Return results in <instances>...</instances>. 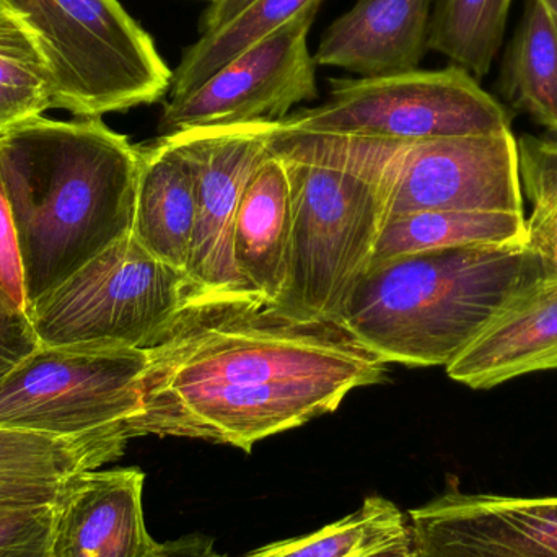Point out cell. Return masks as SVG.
Returning a JSON list of instances; mask_svg holds the SVG:
<instances>
[{"mask_svg":"<svg viewBox=\"0 0 557 557\" xmlns=\"http://www.w3.org/2000/svg\"><path fill=\"white\" fill-rule=\"evenodd\" d=\"M195 294L183 271L121 238L33 301L39 344H103L149 349Z\"/></svg>","mask_w":557,"mask_h":557,"instance_id":"cell-6","label":"cell"},{"mask_svg":"<svg viewBox=\"0 0 557 557\" xmlns=\"http://www.w3.org/2000/svg\"><path fill=\"white\" fill-rule=\"evenodd\" d=\"M139 147L133 235L153 258L186 273L196 224L195 180L169 136Z\"/></svg>","mask_w":557,"mask_h":557,"instance_id":"cell-18","label":"cell"},{"mask_svg":"<svg viewBox=\"0 0 557 557\" xmlns=\"http://www.w3.org/2000/svg\"><path fill=\"white\" fill-rule=\"evenodd\" d=\"M139 147L101 117H32L0 134V178L28 308L133 232Z\"/></svg>","mask_w":557,"mask_h":557,"instance_id":"cell-2","label":"cell"},{"mask_svg":"<svg viewBox=\"0 0 557 557\" xmlns=\"http://www.w3.org/2000/svg\"><path fill=\"white\" fill-rule=\"evenodd\" d=\"M424 211L523 214L512 131L401 143L386 221Z\"/></svg>","mask_w":557,"mask_h":557,"instance_id":"cell-10","label":"cell"},{"mask_svg":"<svg viewBox=\"0 0 557 557\" xmlns=\"http://www.w3.org/2000/svg\"><path fill=\"white\" fill-rule=\"evenodd\" d=\"M49 108L48 95L0 85V134L32 117L42 116Z\"/></svg>","mask_w":557,"mask_h":557,"instance_id":"cell-29","label":"cell"},{"mask_svg":"<svg viewBox=\"0 0 557 557\" xmlns=\"http://www.w3.org/2000/svg\"><path fill=\"white\" fill-rule=\"evenodd\" d=\"M545 274L529 242L399 255L366 271L339 323L386 366L447 367Z\"/></svg>","mask_w":557,"mask_h":557,"instance_id":"cell-4","label":"cell"},{"mask_svg":"<svg viewBox=\"0 0 557 557\" xmlns=\"http://www.w3.org/2000/svg\"><path fill=\"white\" fill-rule=\"evenodd\" d=\"M153 557H228L219 555L214 540L206 535H186L173 542L162 543Z\"/></svg>","mask_w":557,"mask_h":557,"instance_id":"cell-30","label":"cell"},{"mask_svg":"<svg viewBox=\"0 0 557 557\" xmlns=\"http://www.w3.org/2000/svg\"><path fill=\"white\" fill-rule=\"evenodd\" d=\"M408 516L416 557H557V496L451 490Z\"/></svg>","mask_w":557,"mask_h":557,"instance_id":"cell-12","label":"cell"},{"mask_svg":"<svg viewBox=\"0 0 557 557\" xmlns=\"http://www.w3.org/2000/svg\"><path fill=\"white\" fill-rule=\"evenodd\" d=\"M431 15L432 0H357L327 26L314 62L362 78L418 71L429 51Z\"/></svg>","mask_w":557,"mask_h":557,"instance_id":"cell-15","label":"cell"},{"mask_svg":"<svg viewBox=\"0 0 557 557\" xmlns=\"http://www.w3.org/2000/svg\"><path fill=\"white\" fill-rule=\"evenodd\" d=\"M401 143L307 133L278 121L271 149L287 172L290 267L277 307L339 321L372 261Z\"/></svg>","mask_w":557,"mask_h":557,"instance_id":"cell-3","label":"cell"},{"mask_svg":"<svg viewBox=\"0 0 557 557\" xmlns=\"http://www.w3.org/2000/svg\"><path fill=\"white\" fill-rule=\"evenodd\" d=\"M536 250L542 255L543 261H545L546 270H548L549 274H555L557 276V235L555 237L549 238L545 244L536 247Z\"/></svg>","mask_w":557,"mask_h":557,"instance_id":"cell-32","label":"cell"},{"mask_svg":"<svg viewBox=\"0 0 557 557\" xmlns=\"http://www.w3.org/2000/svg\"><path fill=\"white\" fill-rule=\"evenodd\" d=\"M144 481L139 468L75 474L54 504L49 557H153L160 543L144 520Z\"/></svg>","mask_w":557,"mask_h":557,"instance_id":"cell-13","label":"cell"},{"mask_svg":"<svg viewBox=\"0 0 557 557\" xmlns=\"http://www.w3.org/2000/svg\"><path fill=\"white\" fill-rule=\"evenodd\" d=\"M147 356L129 441L199 438L247 454L388 373L339 321L297 317L242 292L193 294Z\"/></svg>","mask_w":557,"mask_h":557,"instance_id":"cell-1","label":"cell"},{"mask_svg":"<svg viewBox=\"0 0 557 557\" xmlns=\"http://www.w3.org/2000/svg\"><path fill=\"white\" fill-rule=\"evenodd\" d=\"M513 0H435L429 26V51L486 77L506 38Z\"/></svg>","mask_w":557,"mask_h":557,"instance_id":"cell-23","label":"cell"},{"mask_svg":"<svg viewBox=\"0 0 557 557\" xmlns=\"http://www.w3.org/2000/svg\"><path fill=\"white\" fill-rule=\"evenodd\" d=\"M147 362V349L38 343L0 373V428L52 437H127L126 424L140 411Z\"/></svg>","mask_w":557,"mask_h":557,"instance_id":"cell-7","label":"cell"},{"mask_svg":"<svg viewBox=\"0 0 557 557\" xmlns=\"http://www.w3.org/2000/svg\"><path fill=\"white\" fill-rule=\"evenodd\" d=\"M206 2H209V5H212V3H218L219 0H206Z\"/></svg>","mask_w":557,"mask_h":557,"instance_id":"cell-34","label":"cell"},{"mask_svg":"<svg viewBox=\"0 0 557 557\" xmlns=\"http://www.w3.org/2000/svg\"><path fill=\"white\" fill-rule=\"evenodd\" d=\"M292 208L287 172L273 149L245 183L234 228V263L242 294L278 304L290 267Z\"/></svg>","mask_w":557,"mask_h":557,"instance_id":"cell-16","label":"cell"},{"mask_svg":"<svg viewBox=\"0 0 557 557\" xmlns=\"http://www.w3.org/2000/svg\"><path fill=\"white\" fill-rule=\"evenodd\" d=\"M282 124L307 133L419 143L512 131V117L476 77L451 64L379 78H333L330 98Z\"/></svg>","mask_w":557,"mask_h":557,"instance_id":"cell-8","label":"cell"},{"mask_svg":"<svg viewBox=\"0 0 557 557\" xmlns=\"http://www.w3.org/2000/svg\"><path fill=\"white\" fill-rule=\"evenodd\" d=\"M539 2L542 3L549 13H552L553 18L557 22V0H539Z\"/></svg>","mask_w":557,"mask_h":557,"instance_id":"cell-33","label":"cell"},{"mask_svg":"<svg viewBox=\"0 0 557 557\" xmlns=\"http://www.w3.org/2000/svg\"><path fill=\"white\" fill-rule=\"evenodd\" d=\"M277 123L196 127L169 136L195 180V237L186 268L195 294L240 292L234 263L235 218L248 175L270 149Z\"/></svg>","mask_w":557,"mask_h":557,"instance_id":"cell-11","label":"cell"},{"mask_svg":"<svg viewBox=\"0 0 557 557\" xmlns=\"http://www.w3.org/2000/svg\"><path fill=\"white\" fill-rule=\"evenodd\" d=\"M529 242L525 214L510 212L424 211L398 215L383 225L372 264L399 255L444 248ZM369 267V268H370Z\"/></svg>","mask_w":557,"mask_h":557,"instance_id":"cell-21","label":"cell"},{"mask_svg":"<svg viewBox=\"0 0 557 557\" xmlns=\"http://www.w3.org/2000/svg\"><path fill=\"white\" fill-rule=\"evenodd\" d=\"M54 506L0 516V557H49Z\"/></svg>","mask_w":557,"mask_h":557,"instance_id":"cell-26","label":"cell"},{"mask_svg":"<svg viewBox=\"0 0 557 557\" xmlns=\"http://www.w3.org/2000/svg\"><path fill=\"white\" fill-rule=\"evenodd\" d=\"M318 12V5L305 10L191 94L166 101L160 136L196 127L277 123L295 104L314 100L318 65L308 49V35Z\"/></svg>","mask_w":557,"mask_h":557,"instance_id":"cell-9","label":"cell"},{"mask_svg":"<svg viewBox=\"0 0 557 557\" xmlns=\"http://www.w3.org/2000/svg\"><path fill=\"white\" fill-rule=\"evenodd\" d=\"M38 346L26 314L13 310L0 295V373L15 366Z\"/></svg>","mask_w":557,"mask_h":557,"instance_id":"cell-28","label":"cell"},{"mask_svg":"<svg viewBox=\"0 0 557 557\" xmlns=\"http://www.w3.org/2000/svg\"><path fill=\"white\" fill-rule=\"evenodd\" d=\"M0 295L7 304L28 317V298L23 278L22 257H20L18 235L13 222L9 198L0 178Z\"/></svg>","mask_w":557,"mask_h":557,"instance_id":"cell-27","label":"cell"},{"mask_svg":"<svg viewBox=\"0 0 557 557\" xmlns=\"http://www.w3.org/2000/svg\"><path fill=\"white\" fill-rule=\"evenodd\" d=\"M499 87L513 108L557 136V22L539 0L523 7L504 55Z\"/></svg>","mask_w":557,"mask_h":557,"instance_id":"cell-20","label":"cell"},{"mask_svg":"<svg viewBox=\"0 0 557 557\" xmlns=\"http://www.w3.org/2000/svg\"><path fill=\"white\" fill-rule=\"evenodd\" d=\"M123 432L69 438L0 428V516L54 506L75 474L124 454Z\"/></svg>","mask_w":557,"mask_h":557,"instance_id":"cell-17","label":"cell"},{"mask_svg":"<svg viewBox=\"0 0 557 557\" xmlns=\"http://www.w3.org/2000/svg\"><path fill=\"white\" fill-rule=\"evenodd\" d=\"M251 2L253 0H219L218 3H212L206 9L205 15L199 18V35H208V33L221 28Z\"/></svg>","mask_w":557,"mask_h":557,"instance_id":"cell-31","label":"cell"},{"mask_svg":"<svg viewBox=\"0 0 557 557\" xmlns=\"http://www.w3.org/2000/svg\"><path fill=\"white\" fill-rule=\"evenodd\" d=\"M244 557H416L414 532L396 504L369 496L344 519Z\"/></svg>","mask_w":557,"mask_h":557,"instance_id":"cell-19","label":"cell"},{"mask_svg":"<svg viewBox=\"0 0 557 557\" xmlns=\"http://www.w3.org/2000/svg\"><path fill=\"white\" fill-rule=\"evenodd\" d=\"M517 149L523 198L533 208L527 234L536 248L557 235V136H523L517 140Z\"/></svg>","mask_w":557,"mask_h":557,"instance_id":"cell-24","label":"cell"},{"mask_svg":"<svg viewBox=\"0 0 557 557\" xmlns=\"http://www.w3.org/2000/svg\"><path fill=\"white\" fill-rule=\"evenodd\" d=\"M324 0H253L231 22L202 35L183 51L173 71L170 100L185 97L211 78L219 69Z\"/></svg>","mask_w":557,"mask_h":557,"instance_id":"cell-22","label":"cell"},{"mask_svg":"<svg viewBox=\"0 0 557 557\" xmlns=\"http://www.w3.org/2000/svg\"><path fill=\"white\" fill-rule=\"evenodd\" d=\"M49 72L51 108L101 117L162 100L173 71L117 0H0Z\"/></svg>","mask_w":557,"mask_h":557,"instance_id":"cell-5","label":"cell"},{"mask_svg":"<svg viewBox=\"0 0 557 557\" xmlns=\"http://www.w3.org/2000/svg\"><path fill=\"white\" fill-rule=\"evenodd\" d=\"M445 370L473 389L557 370V276L520 288Z\"/></svg>","mask_w":557,"mask_h":557,"instance_id":"cell-14","label":"cell"},{"mask_svg":"<svg viewBox=\"0 0 557 557\" xmlns=\"http://www.w3.org/2000/svg\"><path fill=\"white\" fill-rule=\"evenodd\" d=\"M0 85L39 91L48 97L51 90L48 67L35 41L3 7H0Z\"/></svg>","mask_w":557,"mask_h":557,"instance_id":"cell-25","label":"cell"}]
</instances>
